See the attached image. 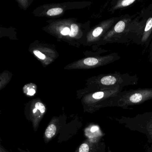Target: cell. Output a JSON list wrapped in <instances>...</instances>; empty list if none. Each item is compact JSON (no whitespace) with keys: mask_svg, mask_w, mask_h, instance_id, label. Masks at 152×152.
<instances>
[{"mask_svg":"<svg viewBox=\"0 0 152 152\" xmlns=\"http://www.w3.org/2000/svg\"><path fill=\"white\" fill-rule=\"evenodd\" d=\"M137 2V0H117L113 1L111 4V8L109 12L111 13L115 12V11L121 10L127 8Z\"/></svg>","mask_w":152,"mask_h":152,"instance_id":"cell-6","label":"cell"},{"mask_svg":"<svg viewBox=\"0 0 152 152\" xmlns=\"http://www.w3.org/2000/svg\"><path fill=\"white\" fill-rule=\"evenodd\" d=\"M138 80L136 75H131L128 73L121 74L119 72H115L99 76L96 83L99 85L101 90H104L136 85Z\"/></svg>","mask_w":152,"mask_h":152,"instance_id":"cell-3","label":"cell"},{"mask_svg":"<svg viewBox=\"0 0 152 152\" xmlns=\"http://www.w3.org/2000/svg\"><path fill=\"white\" fill-rule=\"evenodd\" d=\"M59 127V119L54 116L51 119L49 124L46 129L44 133V139L45 142H49L57 133Z\"/></svg>","mask_w":152,"mask_h":152,"instance_id":"cell-5","label":"cell"},{"mask_svg":"<svg viewBox=\"0 0 152 152\" xmlns=\"http://www.w3.org/2000/svg\"><path fill=\"white\" fill-rule=\"evenodd\" d=\"M18 150L20 151V152H30L29 151H25V150H23V149H20V148H18Z\"/></svg>","mask_w":152,"mask_h":152,"instance_id":"cell-16","label":"cell"},{"mask_svg":"<svg viewBox=\"0 0 152 152\" xmlns=\"http://www.w3.org/2000/svg\"><path fill=\"white\" fill-rule=\"evenodd\" d=\"M71 29L72 30L69 34V36L71 37H75L77 35L78 31H79V27H78V26L75 24H72L71 25Z\"/></svg>","mask_w":152,"mask_h":152,"instance_id":"cell-9","label":"cell"},{"mask_svg":"<svg viewBox=\"0 0 152 152\" xmlns=\"http://www.w3.org/2000/svg\"><path fill=\"white\" fill-rule=\"evenodd\" d=\"M33 52L34 55L38 57L39 59L44 60V59H45V58H46V56H45L44 54L41 53L40 51H39V50H35Z\"/></svg>","mask_w":152,"mask_h":152,"instance_id":"cell-10","label":"cell"},{"mask_svg":"<svg viewBox=\"0 0 152 152\" xmlns=\"http://www.w3.org/2000/svg\"><path fill=\"white\" fill-rule=\"evenodd\" d=\"M63 12V10L61 8H56L51 9L47 12V15L49 16H56L60 15Z\"/></svg>","mask_w":152,"mask_h":152,"instance_id":"cell-7","label":"cell"},{"mask_svg":"<svg viewBox=\"0 0 152 152\" xmlns=\"http://www.w3.org/2000/svg\"><path fill=\"white\" fill-rule=\"evenodd\" d=\"M90 149V147L88 143L84 142L80 145L76 152H89Z\"/></svg>","mask_w":152,"mask_h":152,"instance_id":"cell-8","label":"cell"},{"mask_svg":"<svg viewBox=\"0 0 152 152\" xmlns=\"http://www.w3.org/2000/svg\"><path fill=\"white\" fill-rule=\"evenodd\" d=\"M99 129V128H98L96 126H94V127H92L91 129V132H95L97 130Z\"/></svg>","mask_w":152,"mask_h":152,"instance_id":"cell-14","label":"cell"},{"mask_svg":"<svg viewBox=\"0 0 152 152\" xmlns=\"http://www.w3.org/2000/svg\"><path fill=\"white\" fill-rule=\"evenodd\" d=\"M35 93H36V91H35V89L32 88H30L28 89V90L26 92V94L29 96H34Z\"/></svg>","mask_w":152,"mask_h":152,"instance_id":"cell-13","label":"cell"},{"mask_svg":"<svg viewBox=\"0 0 152 152\" xmlns=\"http://www.w3.org/2000/svg\"><path fill=\"white\" fill-rule=\"evenodd\" d=\"M137 36L133 43L148 50L152 41V4L142 9L136 15Z\"/></svg>","mask_w":152,"mask_h":152,"instance_id":"cell-2","label":"cell"},{"mask_svg":"<svg viewBox=\"0 0 152 152\" xmlns=\"http://www.w3.org/2000/svg\"><path fill=\"white\" fill-rule=\"evenodd\" d=\"M137 27L136 15L121 16V19L100 40V43H133L137 36Z\"/></svg>","mask_w":152,"mask_h":152,"instance_id":"cell-1","label":"cell"},{"mask_svg":"<svg viewBox=\"0 0 152 152\" xmlns=\"http://www.w3.org/2000/svg\"><path fill=\"white\" fill-rule=\"evenodd\" d=\"M46 110V106L41 101H35L31 104L29 111V118L32 123L34 131H37L38 130Z\"/></svg>","mask_w":152,"mask_h":152,"instance_id":"cell-4","label":"cell"},{"mask_svg":"<svg viewBox=\"0 0 152 152\" xmlns=\"http://www.w3.org/2000/svg\"><path fill=\"white\" fill-rule=\"evenodd\" d=\"M0 152H8V151H7L4 148L2 147V146H1L0 147Z\"/></svg>","mask_w":152,"mask_h":152,"instance_id":"cell-15","label":"cell"},{"mask_svg":"<svg viewBox=\"0 0 152 152\" xmlns=\"http://www.w3.org/2000/svg\"><path fill=\"white\" fill-rule=\"evenodd\" d=\"M71 31L70 29H69V28H68V27H65V28H64V29L61 31V34L63 35H69Z\"/></svg>","mask_w":152,"mask_h":152,"instance_id":"cell-12","label":"cell"},{"mask_svg":"<svg viewBox=\"0 0 152 152\" xmlns=\"http://www.w3.org/2000/svg\"><path fill=\"white\" fill-rule=\"evenodd\" d=\"M148 58L149 62L152 64V41L148 47Z\"/></svg>","mask_w":152,"mask_h":152,"instance_id":"cell-11","label":"cell"}]
</instances>
